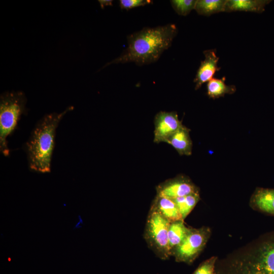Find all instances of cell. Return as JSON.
<instances>
[{"label":"cell","instance_id":"6da1fadb","mask_svg":"<svg viewBox=\"0 0 274 274\" xmlns=\"http://www.w3.org/2000/svg\"><path fill=\"white\" fill-rule=\"evenodd\" d=\"M178 33L176 25L169 23L155 27H144L127 36L128 46L116 58L107 63L103 68L112 64L134 62L139 65L157 61L169 48Z\"/></svg>","mask_w":274,"mask_h":274},{"label":"cell","instance_id":"7a4b0ae2","mask_svg":"<svg viewBox=\"0 0 274 274\" xmlns=\"http://www.w3.org/2000/svg\"><path fill=\"white\" fill-rule=\"evenodd\" d=\"M73 109L74 107L70 106L61 113L47 114L36 125L25 144L28 166L31 170L40 173L51 172L57 127L63 116Z\"/></svg>","mask_w":274,"mask_h":274},{"label":"cell","instance_id":"3957f363","mask_svg":"<svg viewBox=\"0 0 274 274\" xmlns=\"http://www.w3.org/2000/svg\"><path fill=\"white\" fill-rule=\"evenodd\" d=\"M216 274H274V235L265 238L252 252L237 257Z\"/></svg>","mask_w":274,"mask_h":274},{"label":"cell","instance_id":"277c9868","mask_svg":"<svg viewBox=\"0 0 274 274\" xmlns=\"http://www.w3.org/2000/svg\"><path fill=\"white\" fill-rule=\"evenodd\" d=\"M27 99L22 91L5 92L0 97V150L10 153L7 139L15 130L22 114L26 112Z\"/></svg>","mask_w":274,"mask_h":274},{"label":"cell","instance_id":"5b68a950","mask_svg":"<svg viewBox=\"0 0 274 274\" xmlns=\"http://www.w3.org/2000/svg\"><path fill=\"white\" fill-rule=\"evenodd\" d=\"M170 223L158 212L150 210L144 237L149 247L162 260L167 259L172 256L168 238Z\"/></svg>","mask_w":274,"mask_h":274},{"label":"cell","instance_id":"8992f818","mask_svg":"<svg viewBox=\"0 0 274 274\" xmlns=\"http://www.w3.org/2000/svg\"><path fill=\"white\" fill-rule=\"evenodd\" d=\"M210 234L207 227L190 228L184 240L172 252V256L177 262L192 263L204 247Z\"/></svg>","mask_w":274,"mask_h":274},{"label":"cell","instance_id":"52a82bcc","mask_svg":"<svg viewBox=\"0 0 274 274\" xmlns=\"http://www.w3.org/2000/svg\"><path fill=\"white\" fill-rule=\"evenodd\" d=\"M158 196L173 199L198 192L196 186L187 177L181 175L168 179L156 187Z\"/></svg>","mask_w":274,"mask_h":274},{"label":"cell","instance_id":"ba28073f","mask_svg":"<svg viewBox=\"0 0 274 274\" xmlns=\"http://www.w3.org/2000/svg\"><path fill=\"white\" fill-rule=\"evenodd\" d=\"M154 124L153 141L157 144L165 143L183 125L177 113L173 111L158 112L155 116Z\"/></svg>","mask_w":274,"mask_h":274},{"label":"cell","instance_id":"9c48e42d","mask_svg":"<svg viewBox=\"0 0 274 274\" xmlns=\"http://www.w3.org/2000/svg\"><path fill=\"white\" fill-rule=\"evenodd\" d=\"M203 53L204 59L201 61L193 80L196 90L213 78L215 73L221 69V67L218 65L219 58L217 56L216 49L204 50Z\"/></svg>","mask_w":274,"mask_h":274},{"label":"cell","instance_id":"30bf717a","mask_svg":"<svg viewBox=\"0 0 274 274\" xmlns=\"http://www.w3.org/2000/svg\"><path fill=\"white\" fill-rule=\"evenodd\" d=\"M150 209L158 212L170 222L183 220L176 203L171 199L156 195Z\"/></svg>","mask_w":274,"mask_h":274},{"label":"cell","instance_id":"8fae6325","mask_svg":"<svg viewBox=\"0 0 274 274\" xmlns=\"http://www.w3.org/2000/svg\"><path fill=\"white\" fill-rule=\"evenodd\" d=\"M190 130L183 125L165 143L171 145L180 155H190L192 142L190 136Z\"/></svg>","mask_w":274,"mask_h":274},{"label":"cell","instance_id":"7c38bea8","mask_svg":"<svg viewBox=\"0 0 274 274\" xmlns=\"http://www.w3.org/2000/svg\"><path fill=\"white\" fill-rule=\"evenodd\" d=\"M252 203L258 210L274 215V189L258 188L252 196Z\"/></svg>","mask_w":274,"mask_h":274},{"label":"cell","instance_id":"4fadbf2b","mask_svg":"<svg viewBox=\"0 0 274 274\" xmlns=\"http://www.w3.org/2000/svg\"><path fill=\"white\" fill-rule=\"evenodd\" d=\"M266 0H227L225 12H250L260 13L269 3Z\"/></svg>","mask_w":274,"mask_h":274},{"label":"cell","instance_id":"5bb4252c","mask_svg":"<svg viewBox=\"0 0 274 274\" xmlns=\"http://www.w3.org/2000/svg\"><path fill=\"white\" fill-rule=\"evenodd\" d=\"M190 228L185 226L183 220H179L170 223L168 238V245L172 256V252L184 240Z\"/></svg>","mask_w":274,"mask_h":274},{"label":"cell","instance_id":"9a60e30c","mask_svg":"<svg viewBox=\"0 0 274 274\" xmlns=\"http://www.w3.org/2000/svg\"><path fill=\"white\" fill-rule=\"evenodd\" d=\"M224 77L219 79L213 78L207 85V95L211 98L216 99L224 96L226 94H232L236 91L234 85L226 84Z\"/></svg>","mask_w":274,"mask_h":274},{"label":"cell","instance_id":"2e32d148","mask_svg":"<svg viewBox=\"0 0 274 274\" xmlns=\"http://www.w3.org/2000/svg\"><path fill=\"white\" fill-rule=\"evenodd\" d=\"M226 2L227 0H197L194 10L199 15L209 16L225 12Z\"/></svg>","mask_w":274,"mask_h":274},{"label":"cell","instance_id":"e0dca14e","mask_svg":"<svg viewBox=\"0 0 274 274\" xmlns=\"http://www.w3.org/2000/svg\"><path fill=\"white\" fill-rule=\"evenodd\" d=\"M199 199V192H197L178 197L172 200L176 203L184 220L193 209Z\"/></svg>","mask_w":274,"mask_h":274},{"label":"cell","instance_id":"ac0fdd59","mask_svg":"<svg viewBox=\"0 0 274 274\" xmlns=\"http://www.w3.org/2000/svg\"><path fill=\"white\" fill-rule=\"evenodd\" d=\"M170 2L178 14L186 16L195 9L197 0H172Z\"/></svg>","mask_w":274,"mask_h":274},{"label":"cell","instance_id":"d6986e66","mask_svg":"<svg viewBox=\"0 0 274 274\" xmlns=\"http://www.w3.org/2000/svg\"><path fill=\"white\" fill-rule=\"evenodd\" d=\"M217 257H212L202 262L193 274H216Z\"/></svg>","mask_w":274,"mask_h":274},{"label":"cell","instance_id":"ffe728a7","mask_svg":"<svg viewBox=\"0 0 274 274\" xmlns=\"http://www.w3.org/2000/svg\"><path fill=\"white\" fill-rule=\"evenodd\" d=\"M150 0H120L119 5L122 9L129 10L139 7H143L152 3Z\"/></svg>","mask_w":274,"mask_h":274},{"label":"cell","instance_id":"44dd1931","mask_svg":"<svg viewBox=\"0 0 274 274\" xmlns=\"http://www.w3.org/2000/svg\"><path fill=\"white\" fill-rule=\"evenodd\" d=\"M98 2L102 9H104L106 6H113V1L111 0H99Z\"/></svg>","mask_w":274,"mask_h":274}]
</instances>
